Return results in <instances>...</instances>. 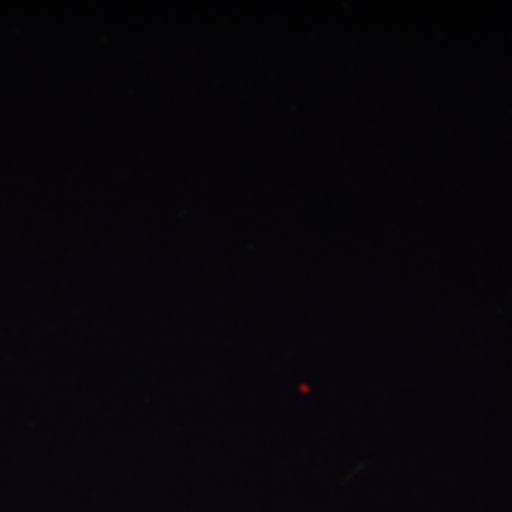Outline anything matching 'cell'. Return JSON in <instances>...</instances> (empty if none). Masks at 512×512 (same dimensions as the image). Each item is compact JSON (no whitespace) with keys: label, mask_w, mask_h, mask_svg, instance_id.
Returning a JSON list of instances; mask_svg holds the SVG:
<instances>
[]
</instances>
